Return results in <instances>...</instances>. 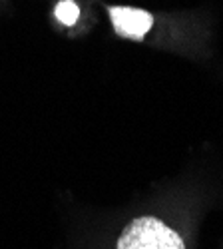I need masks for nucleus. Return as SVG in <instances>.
Here are the masks:
<instances>
[{"instance_id":"obj_1","label":"nucleus","mask_w":223,"mask_h":249,"mask_svg":"<svg viewBox=\"0 0 223 249\" xmlns=\"http://www.w3.org/2000/svg\"><path fill=\"white\" fill-rule=\"evenodd\" d=\"M116 249H186V243L161 219L144 215L124 227Z\"/></svg>"},{"instance_id":"obj_2","label":"nucleus","mask_w":223,"mask_h":249,"mask_svg":"<svg viewBox=\"0 0 223 249\" xmlns=\"http://www.w3.org/2000/svg\"><path fill=\"white\" fill-rule=\"evenodd\" d=\"M110 20L114 24L116 34L132 38V40H144L154 24V16L141 8L132 6H112L110 8Z\"/></svg>"},{"instance_id":"obj_3","label":"nucleus","mask_w":223,"mask_h":249,"mask_svg":"<svg viewBox=\"0 0 223 249\" xmlns=\"http://www.w3.org/2000/svg\"><path fill=\"white\" fill-rule=\"evenodd\" d=\"M54 12H56V18L66 26H72L80 16V8H78V4L74 2V0H60V2L56 4Z\"/></svg>"}]
</instances>
